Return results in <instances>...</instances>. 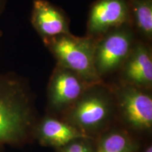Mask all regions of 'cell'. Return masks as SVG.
<instances>
[{
    "label": "cell",
    "mask_w": 152,
    "mask_h": 152,
    "mask_svg": "<svg viewBox=\"0 0 152 152\" xmlns=\"http://www.w3.org/2000/svg\"><path fill=\"white\" fill-rule=\"evenodd\" d=\"M33 96L26 80L0 73V147L20 145L34 138L37 122Z\"/></svg>",
    "instance_id": "obj_1"
},
{
    "label": "cell",
    "mask_w": 152,
    "mask_h": 152,
    "mask_svg": "<svg viewBox=\"0 0 152 152\" xmlns=\"http://www.w3.org/2000/svg\"><path fill=\"white\" fill-rule=\"evenodd\" d=\"M116 115L113 90L103 82L89 87L61 118L93 139L109 130Z\"/></svg>",
    "instance_id": "obj_2"
},
{
    "label": "cell",
    "mask_w": 152,
    "mask_h": 152,
    "mask_svg": "<svg viewBox=\"0 0 152 152\" xmlns=\"http://www.w3.org/2000/svg\"><path fill=\"white\" fill-rule=\"evenodd\" d=\"M97 38L89 35L77 37L67 33L44 41L57 65L80 76L91 85L103 83L94 65L95 47Z\"/></svg>",
    "instance_id": "obj_3"
},
{
    "label": "cell",
    "mask_w": 152,
    "mask_h": 152,
    "mask_svg": "<svg viewBox=\"0 0 152 152\" xmlns=\"http://www.w3.org/2000/svg\"><path fill=\"white\" fill-rule=\"evenodd\" d=\"M117 115L127 128L149 132L152 128V96L149 90L121 83L111 87Z\"/></svg>",
    "instance_id": "obj_4"
},
{
    "label": "cell",
    "mask_w": 152,
    "mask_h": 152,
    "mask_svg": "<svg viewBox=\"0 0 152 152\" xmlns=\"http://www.w3.org/2000/svg\"><path fill=\"white\" fill-rule=\"evenodd\" d=\"M136 34L130 23L109 30L97 38L94 65L98 75L103 77L119 71L136 41Z\"/></svg>",
    "instance_id": "obj_5"
},
{
    "label": "cell",
    "mask_w": 152,
    "mask_h": 152,
    "mask_svg": "<svg viewBox=\"0 0 152 152\" xmlns=\"http://www.w3.org/2000/svg\"><path fill=\"white\" fill-rule=\"evenodd\" d=\"M92 85L77 74L56 64L47 87L49 110L55 115H61Z\"/></svg>",
    "instance_id": "obj_6"
},
{
    "label": "cell",
    "mask_w": 152,
    "mask_h": 152,
    "mask_svg": "<svg viewBox=\"0 0 152 152\" xmlns=\"http://www.w3.org/2000/svg\"><path fill=\"white\" fill-rule=\"evenodd\" d=\"M127 23H130L128 0H96L88 14L87 35L98 38Z\"/></svg>",
    "instance_id": "obj_7"
},
{
    "label": "cell",
    "mask_w": 152,
    "mask_h": 152,
    "mask_svg": "<svg viewBox=\"0 0 152 152\" xmlns=\"http://www.w3.org/2000/svg\"><path fill=\"white\" fill-rule=\"evenodd\" d=\"M119 71L121 83L150 90L152 86V51L149 43L137 39Z\"/></svg>",
    "instance_id": "obj_8"
},
{
    "label": "cell",
    "mask_w": 152,
    "mask_h": 152,
    "mask_svg": "<svg viewBox=\"0 0 152 152\" xmlns=\"http://www.w3.org/2000/svg\"><path fill=\"white\" fill-rule=\"evenodd\" d=\"M30 23L43 42L71 33L65 13L47 0H34Z\"/></svg>",
    "instance_id": "obj_9"
},
{
    "label": "cell",
    "mask_w": 152,
    "mask_h": 152,
    "mask_svg": "<svg viewBox=\"0 0 152 152\" xmlns=\"http://www.w3.org/2000/svg\"><path fill=\"white\" fill-rule=\"evenodd\" d=\"M33 134L34 137L44 145L58 148L77 139L92 140L65 120L53 115L38 120Z\"/></svg>",
    "instance_id": "obj_10"
},
{
    "label": "cell",
    "mask_w": 152,
    "mask_h": 152,
    "mask_svg": "<svg viewBox=\"0 0 152 152\" xmlns=\"http://www.w3.org/2000/svg\"><path fill=\"white\" fill-rule=\"evenodd\" d=\"M130 25L142 40L152 39V0H128Z\"/></svg>",
    "instance_id": "obj_11"
},
{
    "label": "cell",
    "mask_w": 152,
    "mask_h": 152,
    "mask_svg": "<svg viewBox=\"0 0 152 152\" xmlns=\"http://www.w3.org/2000/svg\"><path fill=\"white\" fill-rule=\"evenodd\" d=\"M94 152H135L138 145L127 130L109 128L99 135Z\"/></svg>",
    "instance_id": "obj_12"
},
{
    "label": "cell",
    "mask_w": 152,
    "mask_h": 152,
    "mask_svg": "<svg viewBox=\"0 0 152 152\" xmlns=\"http://www.w3.org/2000/svg\"><path fill=\"white\" fill-rule=\"evenodd\" d=\"M90 139H77L61 147V152H92L89 143Z\"/></svg>",
    "instance_id": "obj_13"
},
{
    "label": "cell",
    "mask_w": 152,
    "mask_h": 152,
    "mask_svg": "<svg viewBox=\"0 0 152 152\" xmlns=\"http://www.w3.org/2000/svg\"><path fill=\"white\" fill-rule=\"evenodd\" d=\"M8 1L9 0H0V17L2 15L4 11L7 3H8ZM1 35H2V33H1V30H0V37H1Z\"/></svg>",
    "instance_id": "obj_14"
},
{
    "label": "cell",
    "mask_w": 152,
    "mask_h": 152,
    "mask_svg": "<svg viewBox=\"0 0 152 152\" xmlns=\"http://www.w3.org/2000/svg\"><path fill=\"white\" fill-rule=\"evenodd\" d=\"M143 152H152V147L151 145H149L148 147L144 149V151Z\"/></svg>",
    "instance_id": "obj_15"
},
{
    "label": "cell",
    "mask_w": 152,
    "mask_h": 152,
    "mask_svg": "<svg viewBox=\"0 0 152 152\" xmlns=\"http://www.w3.org/2000/svg\"><path fill=\"white\" fill-rule=\"evenodd\" d=\"M0 152H5L4 151H3L2 149H1V147H0Z\"/></svg>",
    "instance_id": "obj_16"
}]
</instances>
